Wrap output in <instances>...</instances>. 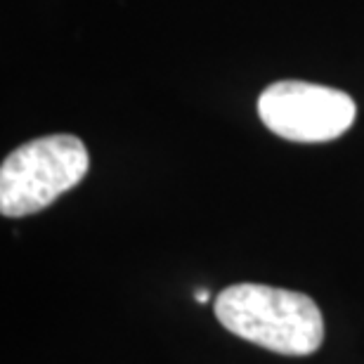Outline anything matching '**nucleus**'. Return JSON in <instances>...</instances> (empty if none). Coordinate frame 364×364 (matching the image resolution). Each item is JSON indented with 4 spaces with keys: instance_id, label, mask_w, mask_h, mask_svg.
Returning a JSON list of instances; mask_svg holds the SVG:
<instances>
[{
    "instance_id": "f257e3e1",
    "label": "nucleus",
    "mask_w": 364,
    "mask_h": 364,
    "mask_svg": "<svg viewBox=\"0 0 364 364\" xmlns=\"http://www.w3.org/2000/svg\"><path fill=\"white\" fill-rule=\"evenodd\" d=\"M215 317L235 336L279 355H312L324 341L322 310L310 296L267 284H232L215 298Z\"/></svg>"
},
{
    "instance_id": "f03ea898",
    "label": "nucleus",
    "mask_w": 364,
    "mask_h": 364,
    "mask_svg": "<svg viewBox=\"0 0 364 364\" xmlns=\"http://www.w3.org/2000/svg\"><path fill=\"white\" fill-rule=\"evenodd\" d=\"M90 156L76 135H46L21 144L0 166V213L24 218L48 208L85 178Z\"/></svg>"
},
{
    "instance_id": "7ed1b4c3",
    "label": "nucleus",
    "mask_w": 364,
    "mask_h": 364,
    "mask_svg": "<svg viewBox=\"0 0 364 364\" xmlns=\"http://www.w3.org/2000/svg\"><path fill=\"white\" fill-rule=\"evenodd\" d=\"M353 97L329 85L279 81L258 97V116L274 135L291 142L336 140L355 123Z\"/></svg>"
},
{
    "instance_id": "20e7f679",
    "label": "nucleus",
    "mask_w": 364,
    "mask_h": 364,
    "mask_svg": "<svg viewBox=\"0 0 364 364\" xmlns=\"http://www.w3.org/2000/svg\"><path fill=\"white\" fill-rule=\"evenodd\" d=\"M194 301L196 303H208L210 301V291L208 289H196L194 291Z\"/></svg>"
}]
</instances>
